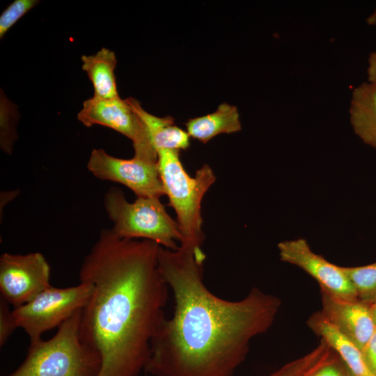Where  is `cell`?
Wrapping results in <instances>:
<instances>
[{"instance_id": "cell-1", "label": "cell", "mask_w": 376, "mask_h": 376, "mask_svg": "<svg viewBox=\"0 0 376 376\" xmlns=\"http://www.w3.org/2000/svg\"><path fill=\"white\" fill-rule=\"evenodd\" d=\"M202 244L159 246V273L173 292L174 311L152 338L145 371L153 376H233L250 342L272 325L281 299L258 288L238 301L221 299L203 281Z\"/></svg>"}, {"instance_id": "cell-2", "label": "cell", "mask_w": 376, "mask_h": 376, "mask_svg": "<svg viewBox=\"0 0 376 376\" xmlns=\"http://www.w3.org/2000/svg\"><path fill=\"white\" fill-rule=\"evenodd\" d=\"M159 246L104 229L83 260L79 280L91 282L93 291L81 311L79 334L100 357L97 376H138L145 370L168 299Z\"/></svg>"}, {"instance_id": "cell-3", "label": "cell", "mask_w": 376, "mask_h": 376, "mask_svg": "<svg viewBox=\"0 0 376 376\" xmlns=\"http://www.w3.org/2000/svg\"><path fill=\"white\" fill-rule=\"evenodd\" d=\"M81 311L58 327L50 339L30 342L24 361L6 376H97L101 359L81 339Z\"/></svg>"}, {"instance_id": "cell-4", "label": "cell", "mask_w": 376, "mask_h": 376, "mask_svg": "<svg viewBox=\"0 0 376 376\" xmlns=\"http://www.w3.org/2000/svg\"><path fill=\"white\" fill-rule=\"evenodd\" d=\"M157 164L165 195L177 215L182 235V242L203 244L201 205L207 191L216 180L211 167L203 164L191 177L185 170L179 150L163 149L157 152Z\"/></svg>"}, {"instance_id": "cell-5", "label": "cell", "mask_w": 376, "mask_h": 376, "mask_svg": "<svg viewBox=\"0 0 376 376\" xmlns=\"http://www.w3.org/2000/svg\"><path fill=\"white\" fill-rule=\"evenodd\" d=\"M104 207L113 224L111 229L119 237L148 240L171 250L183 240L178 222L159 198H136L130 203L120 189L113 187L104 195Z\"/></svg>"}, {"instance_id": "cell-6", "label": "cell", "mask_w": 376, "mask_h": 376, "mask_svg": "<svg viewBox=\"0 0 376 376\" xmlns=\"http://www.w3.org/2000/svg\"><path fill=\"white\" fill-rule=\"evenodd\" d=\"M93 291V284L81 281L75 286L52 285L28 303L14 308L17 327L24 330L30 342L41 339L47 331L60 327L76 312L81 310Z\"/></svg>"}, {"instance_id": "cell-7", "label": "cell", "mask_w": 376, "mask_h": 376, "mask_svg": "<svg viewBox=\"0 0 376 376\" xmlns=\"http://www.w3.org/2000/svg\"><path fill=\"white\" fill-rule=\"evenodd\" d=\"M77 118L86 127L95 125L109 127L129 138L133 143L134 156L157 162L145 124L128 102L120 97H91L83 102Z\"/></svg>"}, {"instance_id": "cell-8", "label": "cell", "mask_w": 376, "mask_h": 376, "mask_svg": "<svg viewBox=\"0 0 376 376\" xmlns=\"http://www.w3.org/2000/svg\"><path fill=\"white\" fill-rule=\"evenodd\" d=\"M96 178L122 184L136 198H157L165 195L157 162L134 156L121 159L103 149H93L86 164Z\"/></svg>"}, {"instance_id": "cell-9", "label": "cell", "mask_w": 376, "mask_h": 376, "mask_svg": "<svg viewBox=\"0 0 376 376\" xmlns=\"http://www.w3.org/2000/svg\"><path fill=\"white\" fill-rule=\"evenodd\" d=\"M49 278L50 266L41 253H4L0 257L1 297L14 308L50 287Z\"/></svg>"}, {"instance_id": "cell-10", "label": "cell", "mask_w": 376, "mask_h": 376, "mask_svg": "<svg viewBox=\"0 0 376 376\" xmlns=\"http://www.w3.org/2000/svg\"><path fill=\"white\" fill-rule=\"evenodd\" d=\"M278 249L281 260L303 269L316 280L320 288L343 299H358L355 288L343 267L314 253L305 239L281 242Z\"/></svg>"}, {"instance_id": "cell-11", "label": "cell", "mask_w": 376, "mask_h": 376, "mask_svg": "<svg viewBox=\"0 0 376 376\" xmlns=\"http://www.w3.org/2000/svg\"><path fill=\"white\" fill-rule=\"evenodd\" d=\"M322 314L341 335L361 351L376 331L370 306L349 300L320 288Z\"/></svg>"}, {"instance_id": "cell-12", "label": "cell", "mask_w": 376, "mask_h": 376, "mask_svg": "<svg viewBox=\"0 0 376 376\" xmlns=\"http://www.w3.org/2000/svg\"><path fill=\"white\" fill-rule=\"evenodd\" d=\"M306 324L340 356L353 376H375L366 363L361 351L330 324L320 311L313 313Z\"/></svg>"}, {"instance_id": "cell-13", "label": "cell", "mask_w": 376, "mask_h": 376, "mask_svg": "<svg viewBox=\"0 0 376 376\" xmlns=\"http://www.w3.org/2000/svg\"><path fill=\"white\" fill-rule=\"evenodd\" d=\"M349 113L355 134L376 149V85L365 81L353 89Z\"/></svg>"}, {"instance_id": "cell-14", "label": "cell", "mask_w": 376, "mask_h": 376, "mask_svg": "<svg viewBox=\"0 0 376 376\" xmlns=\"http://www.w3.org/2000/svg\"><path fill=\"white\" fill-rule=\"evenodd\" d=\"M127 100L145 124L152 145L157 152L163 149L179 150L189 148V134L175 125L171 117L153 116L146 111L135 99L129 97Z\"/></svg>"}, {"instance_id": "cell-15", "label": "cell", "mask_w": 376, "mask_h": 376, "mask_svg": "<svg viewBox=\"0 0 376 376\" xmlns=\"http://www.w3.org/2000/svg\"><path fill=\"white\" fill-rule=\"evenodd\" d=\"M186 127L189 136L203 143L219 134H231L242 129L237 107L227 103L221 104L212 113L189 120Z\"/></svg>"}, {"instance_id": "cell-16", "label": "cell", "mask_w": 376, "mask_h": 376, "mask_svg": "<svg viewBox=\"0 0 376 376\" xmlns=\"http://www.w3.org/2000/svg\"><path fill=\"white\" fill-rule=\"evenodd\" d=\"M82 70L94 88V97L102 99L119 97L115 77L117 64L113 52L102 47L95 54L81 56Z\"/></svg>"}, {"instance_id": "cell-17", "label": "cell", "mask_w": 376, "mask_h": 376, "mask_svg": "<svg viewBox=\"0 0 376 376\" xmlns=\"http://www.w3.org/2000/svg\"><path fill=\"white\" fill-rule=\"evenodd\" d=\"M354 285L359 301L372 306L376 302V263L358 267H342Z\"/></svg>"}, {"instance_id": "cell-18", "label": "cell", "mask_w": 376, "mask_h": 376, "mask_svg": "<svg viewBox=\"0 0 376 376\" xmlns=\"http://www.w3.org/2000/svg\"><path fill=\"white\" fill-rule=\"evenodd\" d=\"M322 361V354L314 349L306 355L290 361L269 376H306L317 368Z\"/></svg>"}, {"instance_id": "cell-19", "label": "cell", "mask_w": 376, "mask_h": 376, "mask_svg": "<svg viewBox=\"0 0 376 376\" xmlns=\"http://www.w3.org/2000/svg\"><path fill=\"white\" fill-rule=\"evenodd\" d=\"M39 3L37 0H15L0 16V38L27 12Z\"/></svg>"}, {"instance_id": "cell-20", "label": "cell", "mask_w": 376, "mask_h": 376, "mask_svg": "<svg viewBox=\"0 0 376 376\" xmlns=\"http://www.w3.org/2000/svg\"><path fill=\"white\" fill-rule=\"evenodd\" d=\"M332 349V348H331ZM306 376H353L340 356L332 349L328 358Z\"/></svg>"}, {"instance_id": "cell-21", "label": "cell", "mask_w": 376, "mask_h": 376, "mask_svg": "<svg viewBox=\"0 0 376 376\" xmlns=\"http://www.w3.org/2000/svg\"><path fill=\"white\" fill-rule=\"evenodd\" d=\"M8 303L0 299V345H4L13 332L17 328L13 311Z\"/></svg>"}, {"instance_id": "cell-22", "label": "cell", "mask_w": 376, "mask_h": 376, "mask_svg": "<svg viewBox=\"0 0 376 376\" xmlns=\"http://www.w3.org/2000/svg\"><path fill=\"white\" fill-rule=\"evenodd\" d=\"M361 352L368 366L376 376V331Z\"/></svg>"}, {"instance_id": "cell-23", "label": "cell", "mask_w": 376, "mask_h": 376, "mask_svg": "<svg viewBox=\"0 0 376 376\" xmlns=\"http://www.w3.org/2000/svg\"><path fill=\"white\" fill-rule=\"evenodd\" d=\"M368 82L376 85V52H371L368 59Z\"/></svg>"}, {"instance_id": "cell-24", "label": "cell", "mask_w": 376, "mask_h": 376, "mask_svg": "<svg viewBox=\"0 0 376 376\" xmlns=\"http://www.w3.org/2000/svg\"><path fill=\"white\" fill-rule=\"evenodd\" d=\"M366 22L368 25H376V7L373 12L367 17Z\"/></svg>"}, {"instance_id": "cell-25", "label": "cell", "mask_w": 376, "mask_h": 376, "mask_svg": "<svg viewBox=\"0 0 376 376\" xmlns=\"http://www.w3.org/2000/svg\"><path fill=\"white\" fill-rule=\"evenodd\" d=\"M370 309H371V312L373 314L375 323L376 324V302L373 304L372 306H370Z\"/></svg>"}]
</instances>
